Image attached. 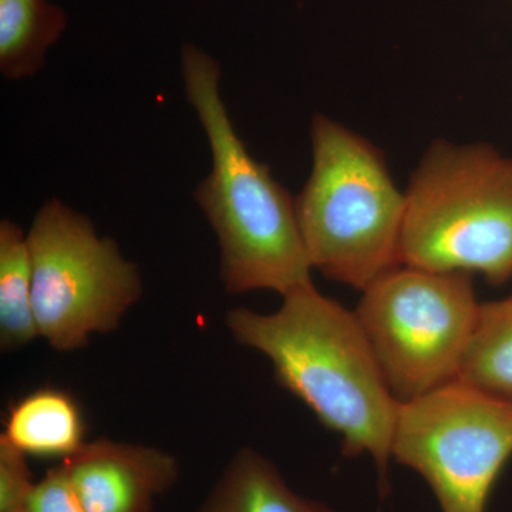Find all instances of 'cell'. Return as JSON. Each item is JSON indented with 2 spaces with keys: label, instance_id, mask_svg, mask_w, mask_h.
<instances>
[{
  "label": "cell",
  "instance_id": "6da1fadb",
  "mask_svg": "<svg viewBox=\"0 0 512 512\" xmlns=\"http://www.w3.org/2000/svg\"><path fill=\"white\" fill-rule=\"evenodd\" d=\"M225 326L239 345L268 357L278 383L342 437L343 456L373 458L386 494L400 403L355 311L309 285L284 296L281 308L266 315L231 309Z\"/></svg>",
  "mask_w": 512,
  "mask_h": 512
},
{
  "label": "cell",
  "instance_id": "7a4b0ae2",
  "mask_svg": "<svg viewBox=\"0 0 512 512\" xmlns=\"http://www.w3.org/2000/svg\"><path fill=\"white\" fill-rule=\"evenodd\" d=\"M180 60L185 96L211 151L210 174L194 198L217 235L225 292L272 291L284 298L313 285L295 197L238 136L220 93V63L192 43Z\"/></svg>",
  "mask_w": 512,
  "mask_h": 512
},
{
  "label": "cell",
  "instance_id": "3957f363",
  "mask_svg": "<svg viewBox=\"0 0 512 512\" xmlns=\"http://www.w3.org/2000/svg\"><path fill=\"white\" fill-rule=\"evenodd\" d=\"M312 170L295 197L312 269L366 291L400 266L406 195L382 150L325 114L311 126Z\"/></svg>",
  "mask_w": 512,
  "mask_h": 512
},
{
  "label": "cell",
  "instance_id": "277c9868",
  "mask_svg": "<svg viewBox=\"0 0 512 512\" xmlns=\"http://www.w3.org/2000/svg\"><path fill=\"white\" fill-rule=\"evenodd\" d=\"M400 265L512 279V157L437 138L404 191Z\"/></svg>",
  "mask_w": 512,
  "mask_h": 512
},
{
  "label": "cell",
  "instance_id": "5b68a950",
  "mask_svg": "<svg viewBox=\"0 0 512 512\" xmlns=\"http://www.w3.org/2000/svg\"><path fill=\"white\" fill-rule=\"evenodd\" d=\"M362 293L355 315L397 402L457 380L480 313L473 275L400 265Z\"/></svg>",
  "mask_w": 512,
  "mask_h": 512
},
{
  "label": "cell",
  "instance_id": "8992f818",
  "mask_svg": "<svg viewBox=\"0 0 512 512\" xmlns=\"http://www.w3.org/2000/svg\"><path fill=\"white\" fill-rule=\"evenodd\" d=\"M33 311L40 338L57 352L86 348L120 328L144 286L138 266L87 215L52 198L28 231Z\"/></svg>",
  "mask_w": 512,
  "mask_h": 512
},
{
  "label": "cell",
  "instance_id": "52a82bcc",
  "mask_svg": "<svg viewBox=\"0 0 512 512\" xmlns=\"http://www.w3.org/2000/svg\"><path fill=\"white\" fill-rule=\"evenodd\" d=\"M512 457V399L454 382L400 403L392 460L416 471L441 512H487Z\"/></svg>",
  "mask_w": 512,
  "mask_h": 512
},
{
  "label": "cell",
  "instance_id": "ba28073f",
  "mask_svg": "<svg viewBox=\"0 0 512 512\" xmlns=\"http://www.w3.org/2000/svg\"><path fill=\"white\" fill-rule=\"evenodd\" d=\"M60 466L87 512H153L181 471L168 451L110 439L86 441Z\"/></svg>",
  "mask_w": 512,
  "mask_h": 512
},
{
  "label": "cell",
  "instance_id": "9c48e42d",
  "mask_svg": "<svg viewBox=\"0 0 512 512\" xmlns=\"http://www.w3.org/2000/svg\"><path fill=\"white\" fill-rule=\"evenodd\" d=\"M195 512H340L303 497L279 468L251 447L234 454Z\"/></svg>",
  "mask_w": 512,
  "mask_h": 512
},
{
  "label": "cell",
  "instance_id": "30bf717a",
  "mask_svg": "<svg viewBox=\"0 0 512 512\" xmlns=\"http://www.w3.org/2000/svg\"><path fill=\"white\" fill-rule=\"evenodd\" d=\"M0 436L28 457L63 461L86 443V424L72 394L56 387H43L10 407L5 431Z\"/></svg>",
  "mask_w": 512,
  "mask_h": 512
},
{
  "label": "cell",
  "instance_id": "8fae6325",
  "mask_svg": "<svg viewBox=\"0 0 512 512\" xmlns=\"http://www.w3.org/2000/svg\"><path fill=\"white\" fill-rule=\"evenodd\" d=\"M67 22L66 10L50 0H0L2 76L19 82L39 73Z\"/></svg>",
  "mask_w": 512,
  "mask_h": 512
},
{
  "label": "cell",
  "instance_id": "7c38bea8",
  "mask_svg": "<svg viewBox=\"0 0 512 512\" xmlns=\"http://www.w3.org/2000/svg\"><path fill=\"white\" fill-rule=\"evenodd\" d=\"M37 338L28 232L5 218L0 221V348L12 352Z\"/></svg>",
  "mask_w": 512,
  "mask_h": 512
},
{
  "label": "cell",
  "instance_id": "4fadbf2b",
  "mask_svg": "<svg viewBox=\"0 0 512 512\" xmlns=\"http://www.w3.org/2000/svg\"><path fill=\"white\" fill-rule=\"evenodd\" d=\"M457 380L512 399V298L481 303Z\"/></svg>",
  "mask_w": 512,
  "mask_h": 512
},
{
  "label": "cell",
  "instance_id": "5bb4252c",
  "mask_svg": "<svg viewBox=\"0 0 512 512\" xmlns=\"http://www.w3.org/2000/svg\"><path fill=\"white\" fill-rule=\"evenodd\" d=\"M28 456L0 436V512L26 508L35 487Z\"/></svg>",
  "mask_w": 512,
  "mask_h": 512
},
{
  "label": "cell",
  "instance_id": "9a60e30c",
  "mask_svg": "<svg viewBox=\"0 0 512 512\" xmlns=\"http://www.w3.org/2000/svg\"><path fill=\"white\" fill-rule=\"evenodd\" d=\"M26 512H87L74 493L63 467L50 468L36 481L26 503Z\"/></svg>",
  "mask_w": 512,
  "mask_h": 512
},
{
  "label": "cell",
  "instance_id": "2e32d148",
  "mask_svg": "<svg viewBox=\"0 0 512 512\" xmlns=\"http://www.w3.org/2000/svg\"><path fill=\"white\" fill-rule=\"evenodd\" d=\"M8 512H26V508H22V510L8 511Z\"/></svg>",
  "mask_w": 512,
  "mask_h": 512
},
{
  "label": "cell",
  "instance_id": "e0dca14e",
  "mask_svg": "<svg viewBox=\"0 0 512 512\" xmlns=\"http://www.w3.org/2000/svg\"><path fill=\"white\" fill-rule=\"evenodd\" d=\"M510 298H512V295L510 296Z\"/></svg>",
  "mask_w": 512,
  "mask_h": 512
}]
</instances>
